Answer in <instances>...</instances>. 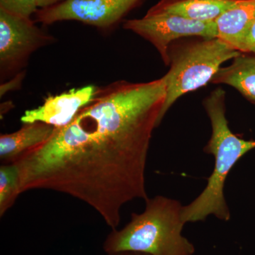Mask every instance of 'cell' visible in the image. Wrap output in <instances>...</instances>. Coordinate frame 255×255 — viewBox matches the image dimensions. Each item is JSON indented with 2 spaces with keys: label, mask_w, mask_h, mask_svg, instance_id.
<instances>
[{
  "label": "cell",
  "mask_w": 255,
  "mask_h": 255,
  "mask_svg": "<svg viewBox=\"0 0 255 255\" xmlns=\"http://www.w3.org/2000/svg\"><path fill=\"white\" fill-rule=\"evenodd\" d=\"M163 78L97 87L68 125L16 161L21 194L46 189L91 206L112 230L127 203L148 199L147 154L165 102Z\"/></svg>",
  "instance_id": "6da1fadb"
},
{
  "label": "cell",
  "mask_w": 255,
  "mask_h": 255,
  "mask_svg": "<svg viewBox=\"0 0 255 255\" xmlns=\"http://www.w3.org/2000/svg\"><path fill=\"white\" fill-rule=\"evenodd\" d=\"M226 100V92L218 87L203 101L212 128L211 138L204 151L214 156V168L200 195L189 205L183 206L182 219L185 223L204 221L211 215L222 221L231 219L224 195L226 179L238 160L255 148V140H245L230 128Z\"/></svg>",
  "instance_id": "7a4b0ae2"
},
{
  "label": "cell",
  "mask_w": 255,
  "mask_h": 255,
  "mask_svg": "<svg viewBox=\"0 0 255 255\" xmlns=\"http://www.w3.org/2000/svg\"><path fill=\"white\" fill-rule=\"evenodd\" d=\"M179 201L163 196L145 200L141 214L121 230H112L104 243L107 254L130 251L148 255H194L195 248L182 235L185 223Z\"/></svg>",
  "instance_id": "3957f363"
},
{
  "label": "cell",
  "mask_w": 255,
  "mask_h": 255,
  "mask_svg": "<svg viewBox=\"0 0 255 255\" xmlns=\"http://www.w3.org/2000/svg\"><path fill=\"white\" fill-rule=\"evenodd\" d=\"M241 53L218 37H189L172 43L169 48V70L162 77L167 96L159 124L177 100L206 86L225 62Z\"/></svg>",
  "instance_id": "277c9868"
},
{
  "label": "cell",
  "mask_w": 255,
  "mask_h": 255,
  "mask_svg": "<svg viewBox=\"0 0 255 255\" xmlns=\"http://www.w3.org/2000/svg\"><path fill=\"white\" fill-rule=\"evenodd\" d=\"M125 29L150 42L169 66V48L174 41L189 37H216L214 22H201L177 15L146 14L141 18L128 20Z\"/></svg>",
  "instance_id": "5b68a950"
},
{
  "label": "cell",
  "mask_w": 255,
  "mask_h": 255,
  "mask_svg": "<svg viewBox=\"0 0 255 255\" xmlns=\"http://www.w3.org/2000/svg\"><path fill=\"white\" fill-rule=\"evenodd\" d=\"M141 0H64L38 9L36 20L44 24L77 21L100 28L112 27Z\"/></svg>",
  "instance_id": "8992f818"
},
{
  "label": "cell",
  "mask_w": 255,
  "mask_h": 255,
  "mask_svg": "<svg viewBox=\"0 0 255 255\" xmlns=\"http://www.w3.org/2000/svg\"><path fill=\"white\" fill-rule=\"evenodd\" d=\"M53 38L37 27L31 18L21 17L0 9L1 73L17 70L28 57Z\"/></svg>",
  "instance_id": "52a82bcc"
},
{
  "label": "cell",
  "mask_w": 255,
  "mask_h": 255,
  "mask_svg": "<svg viewBox=\"0 0 255 255\" xmlns=\"http://www.w3.org/2000/svg\"><path fill=\"white\" fill-rule=\"evenodd\" d=\"M97 87L88 85L72 89L47 97L43 105L26 111L21 117L23 124L41 122L58 128L68 125L78 112L93 99Z\"/></svg>",
  "instance_id": "ba28073f"
},
{
  "label": "cell",
  "mask_w": 255,
  "mask_h": 255,
  "mask_svg": "<svg viewBox=\"0 0 255 255\" xmlns=\"http://www.w3.org/2000/svg\"><path fill=\"white\" fill-rule=\"evenodd\" d=\"M255 20V0H238L214 21L216 37L241 52Z\"/></svg>",
  "instance_id": "9c48e42d"
},
{
  "label": "cell",
  "mask_w": 255,
  "mask_h": 255,
  "mask_svg": "<svg viewBox=\"0 0 255 255\" xmlns=\"http://www.w3.org/2000/svg\"><path fill=\"white\" fill-rule=\"evenodd\" d=\"M55 127L35 122L23 124L19 130L0 136V158L4 164L16 162L21 156L46 141Z\"/></svg>",
  "instance_id": "30bf717a"
},
{
  "label": "cell",
  "mask_w": 255,
  "mask_h": 255,
  "mask_svg": "<svg viewBox=\"0 0 255 255\" xmlns=\"http://www.w3.org/2000/svg\"><path fill=\"white\" fill-rule=\"evenodd\" d=\"M238 0H160L147 11V14H174L201 21L215 20Z\"/></svg>",
  "instance_id": "8fae6325"
},
{
  "label": "cell",
  "mask_w": 255,
  "mask_h": 255,
  "mask_svg": "<svg viewBox=\"0 0 255 255\" xmlns=\"http://www.w3.org/2000/svg\"><path fill=\"white\" fill-rule=\"evenodd\" d=\"M211 83L232 87L255 104V55L241 53L233 58L231 65L221 67Z\"/></svg>",
  "instance_id": "7c38bea8"
},
{
  "label": "cell",
  "mask_w": 255,
  "mask_h": 255,
  "mask_svg": "<svg viewBox=\"0 0 255 255\" xmlns=\"http://www.w3.org/2000/svg\"><path fill=\"white\" fill-rule=\"evenodd\" d=\"M20 190V171L16 162L3 164L0 167V216L13 205L18 196Z\"/></svg>",
  "instance_id": "4fadbf2b"
},
{
  "label": "cell",
  "mask_w": 255,
  "mask_h": 255,
  "mask_svg": "<svg viewBox=\"0 0 255 255\" xmlns=\"http://www.w3.org/2000/svg\"><path fill=\"white\" fill-rule=\"evenodd\" d=\"M0 9L21 17L31 18L38 10V0H0Z\"/></svg>",
  "instance_id": "5bb4252c"
},
{
  "label": "cell",
  "mask_w": 255,
  "mask_h": 255,
  "mask_svg": "<svg viewBox=\"0 0 255 255\" xmlns=\"http://www.w3.org/2000/svg\"><path fill=\"white\" fill-rule=\"evenodd\" d=\"M24 72H21V73L16 75L13 80L1 85V91H0L1 97L4 96L8 92L14 91L16 89H18L20 85H21V82H22L23 79L24 78Z\"/></svg>",
  "instance_id": "9a60e30c"
},
{
  "label": "cell",
  "mask_w": 255,
  "mask_h": 255,
  "mask_svg": "<svg viewBox=\"0 0 255 255\" xmlns=\"http://www.w3.org/2000/svg\"><path fill=\"white\" fill-rule=\"evenodd\" d=\"M242 53H252L255 55V20L243 43Z\"/></svg>",
  "instance_id": "2e32d148"
},
{
  "label": "cell",
  "mask_w": 255,
  "mask_h": 255,
  "mask_svg": "<svg viewBox=\"0 0 255 255\" xmlns=\"http://www.w3.org/2000/svg\"><path fill=\"white\" fill-rule=\"evenodd\" d=\"M63 1L64 0H38V8L43 9V8L53 6V5L58 4Z\"/></svg>",
  "instance_id": "e0dca14e"
},
{
  "label": "cell",
  "mask_w": 255,
  "mask_h": 255,
  "mask_svg": "<svg viewBox=\"0 0 255 255\" xmlns=\"http://www.w3.org/2000/svg\"><path fill=\"white\" fill-rule=\"evenodd\" d=\"M108 255H148L144 254V253H136V252L124 251L119 252V253H111L107 254Z\"/></svg>",
  "instance_id": "ac0fdd59"
}]
</instances>
